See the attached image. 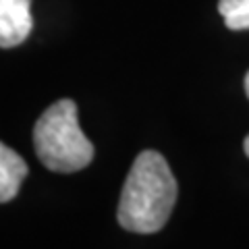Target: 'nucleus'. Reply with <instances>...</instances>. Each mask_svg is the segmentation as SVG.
Here are the masks:
<instances>
[{
	"label": "nucleus",
	"instance_id": "nucleus-3",
	"mask_svg": "<svg viewBox=\"0 0 249 249\" xmlns=\"http://www.w3.org/2000/svg\"><path fill=\"white\" fill-rule=\"evenodd\" d=\"M31 0H0V48H15L34 29Z\"/></svg>",
	"mask_w": 249,
	"mask_h": 249
},
{
	"label": "nucleus",
	"instance_id": "nucleus-5",
	"mask_svg": "<svg viewBox=\"0 0 249 249\" xmlns=\"http://www.w3.org/2000/svg\"><path fill=\"white\" fill-rule=\"evenodd\" d=\"M218 13L232 31L249 29V0H220Z\"/></svg>",
	"mask_w": 249,
	"mask_h": 249
},
{
	"label": "nucleus",
	"instance_id": "nucleus-7",
	"mask_svg": "<svg viewBox=\"0 0 249 249\" xmlns=\"http://www.w3.org/2000/svg\"><path fill=\"white\" fill-rule=\"evenodd\" d=\"M245 93H247V98H249V73L245 75Z\"/></svg>",
	"mask_w": 249,
	"mask_h": 249
},
{
	"label": "nucleus",
	"instance_id": "nucleus-4",
	"mask_svg": "<svg viewBox=\"0 0 249 249\" xmlns=\"http://www.w3.org/2000/svg\"><path fill=\"white\" fill-rule=\"evenodd\" d=\"M27 177V164L21 156L0 142V204H9L17 197L23 178Z\"/></svg>",
	"mask_w": 249,
	"mask_h": 249
},
{
	"label": "nucleus",
	"instance_id": "nucleus-2",
	"mask_svg": "<svg viewBox=\"0 0 249 249\" xmlns=\"http://www.w3.org/2000/svg\"><path fill=\"white\" fill-rule=\"evenodd\" d=\"M34 147L42 164L54 173H77L93 160V145L79 127L73 100H58L37 119Z\"/></svg>",
	"mask_w": 249,
	"mask_h": 249
},
{
	"label": "nucleus",
	"instance_id": "nucleus-1",
	"mask_svg": "<svg viewBox=\"0 0 249 249\" xmlns=\"http://www.w3.org/2000/svg\"><path fill=\"white\" fill-rule=\"evenodd\" d=\"M178 187L164 156L145 150L135 158L119 201V224L129 232L150 235L164 229L177 204Z\"/></svg>",
	"mask_w": 249,
	"mask_h": 249
},
{
	"label": "nucleus",
	"instance_id": "nucleus-6",
	"mask_svg": "<svg viewBox=\"0 0 249 249\" xmlns=\"http://www.w3.org/2000/svg\"><path fill=\"white\" fill-rule=\"evenodd\" d=\"M243 150H245V154H247V158H249V135L245 137V142H243Z\"/></svg>",
	"mask_w": 249,
	"mask_h": 249
}]
</instances>
